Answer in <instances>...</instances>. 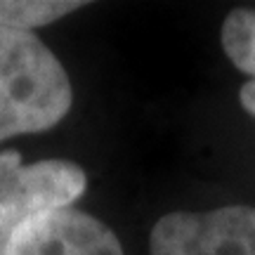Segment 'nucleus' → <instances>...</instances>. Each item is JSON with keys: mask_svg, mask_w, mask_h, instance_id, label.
<instances>
[{"mask_svg": "<svg viewBox=\"0 0 255 255\" xmlns=\"http://www.w3.org/2000/svg\"><path fill=\"white\" fill-rule=\"evenodd\" d=\"M71 78L33 33L0 24V142L45 132L69 114Z\"/></svg>", "mask_w": 255, "mask_h": 255, "instance_id": "1", "label": "nucleus"}, {"mask_svg": "<svg viewBox=\"0 0 255 255\" xmlns=\"http://www.w3.org/2000/svg\"><path fill=\"white\" fill-rule=\"evenodd\" d=\"M88 189V175L66 158L24 163L17 149L0 151V255L24 229L50 213L73 208Z\"/></svg>", "mask_w": 255, "mask_h": 255, "instance_id": "2", "label": "nucleus"}, {"mask_svg": "<svg viewBox=\"0 0 255 255\" xmlns=\"http://www.w3.org/2000/svg\"><path fill=\"white\" fill-rule=\"evenodd\" d=\"M149 255H255V208L168 213L149 234Z\"/></svg>", "mask_w": 255, "mask_h": 255, "instance_id": "3", "label": "nucleus"}, {"mask_svg": "<svg viewBox=\"0 0 255 255\" xmlns=\"http://www.w3.org/2000/svg\"><path fill=\"white\" fill-rule=\"evenodd\" d=\"M7 255H126L119 237L102 220L64 208L31 222Z\"/></svg>", "mask_w": 255, "mask_h": 255, "instance_id": "4", "label": "nucleus"}, {"mask_svg": "<svg viewBox=\"0 0 255 255\" xmlns=\"http://www.w3.org/2000/svg\"><path fill=\"white\" fill-rule=\"evenodd\" d=\"M85 7L73 0H0V24L9 28H40Z\"/></svg>", "mask_w": 255, "mask_h": 255, "instance_id": "5", "label": "nucleus"}, {"mask_svg": "<svg viewBox=\"0 0 255 255\" xmlns=\"http://www.w3.org/2000/svg\"><path fill=\"white\" fill-rule=\"evenodd\" d=\"M225 55L239 71L255 78V9H234L222 24Z\"/></svg>", "mask_w": 255, "mask_h": 255, "instance_id": "6", "label": "nucleus"}, {"mask_svg": "<svg viewBox=\"0 0 255 255\" xmlns=\"http://www.w3.org/2000/svg\"><path fill=\"white\" fill-rule=\"evenodd\" d=\"M239 100H241V107L248 111V114H253L255 116V81L246 83L241 92H239Z\"/></svg>", "mask_w": 255, "mask_h": 255, "instance_id": "7", "label": "nucleus"}]
</instances>
